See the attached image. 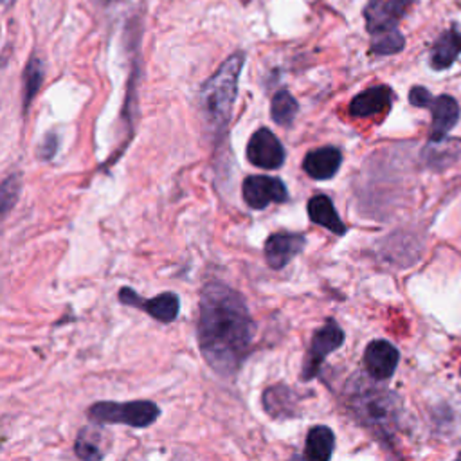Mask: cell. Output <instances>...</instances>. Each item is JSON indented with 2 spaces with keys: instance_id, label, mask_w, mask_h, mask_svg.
Segmentation results:
<instances>
[{
  "instance_id": "21",
  "label": "cell",
  "mask_w": 461,
  "mask_h": 461,
  "mask_svg": "<svg viewBox=\"0 0 461 461\" xmlns=\"http://www.w3.org/2000/svg\"><path fill=\"white\" fill-rule=\"evenodd\" d=\"M406 40L400 35L399 29L395 31H388L382 35H375L371 38V53L380 54V56H388V54H397L404 49Z\"/></svg>"
},
{
  "instance_id": "4",
  "label": "cell",
  "mask_w": 461,
  "mask_h": 461,
  "mask_svg": "<svg viewBox=\"0 0 461 461\" xmlns=\"http://www.w3.org/2000/svg\"><path fill=\"white\" fill-rule=\"evenodd\" d=\"M161 409L150 400H132V402H96L89 409V418L94 424H123L135 429L150 427L156 424Z\"/></svg>"
},
{
  "instance_id": "15",
  "label": "cell",
  "mask_w": 461,
  "mask_h": 461,
  "mask_svg": "<svg viewBox=\"0 0 461 461\" xmlns=\"http://www.w3.org/2000/svg\"><path fill=\"white\" fill-rule=\"evenodd\" d=\"M461 54V29L457 26L443 31L431 49V67L434 70L449 69Z\"/></svg>"
},
{
  "instance_id": "11",
  "label": "cell",
  "mask_w": 461,
  "mask_h": 461,
  "mask_svg": "<svg viewBox=\"0 0 461 461\" xmlns=\"http://www.w3.org/2000/svg\"><path fill=\"white\" fill-rule=\"evenodd\" d=\"M306 239L301 233H276L265 242V260L271 269L279 271L288 265L303 249Z\"/></svg>"
},
{
  "instance_id": "10",
  "label": "cell",
  "mask_w": 461,
  "mask_h": 461,
  "mask_svg": "<svg viewBox=\"0 0 461 461\" xmlns=\"http://www.w3.org/2000/svg\"><path fill=\"white\" fill-rule=\"evenodd\" d=\"M399 350L388 341H373L364 352V366L375 380L392 378L399 366Z\"/></svg>"
},
{
  "instance_id": "2",
  "label": "cell",
  "mask_w": 461,
  "mask_h": 461,
  "mask_svg": "<svg viewBox=\"0 0 461 461\" xmlns=\"http://www.w3.org/2000/svg\"><path fill=\"white\" fill-rule=\"evenodd\" d=\"M246 63L242 51L230 54L200 89V109L214 133H225L239 94L240 72Z\"/></svg>"
},
{
  "instance_id": "3",
  "label": "cell",
  "mask_w": 461,
  "mask_h": 461,
  "mask_svg": "<svg viewBox=\"0 0 461 461\" xmlns=\"http://www.w3.org/2000/svg\"><path fill=\"white\" fill-rule=\"evenodd\" d=\"M350 408L362 425L380 434H390L397 422V399L382 388L360 384L350 395Z\"/></svg>"
},
{
  "instance_id": "26",
  "label": "cell",
  "mask_w": 461,
  "mask_h": 461,
  "mask_svg": "<svg viewBox=\"0 0 461 461\" xmlns=\"http://www.w3.org/2000/svg\"><path fill=\"white\" fill-rule=\"evenodd\" d=\"M3 3H4V8H6V10H10V8L13 6L15 0H3Z\"/></svg>"
},
{
  "instance_id": "5",
  "label": "cell",
  "mask_w": 461,
  "mask_h": 461,
  "mask_svg": "<svg viewBox=\"0 0 461 461\" xmlns=\"http://www.w3.org/2000/svg\"><path fill=\"white\" fill-rule=\"evenodd\" d=\"M344 343V332L337 325L336 319H328L319 330H316L309 353H306L303 369H301V380L309 382L319 375V369L325 362V359L339 350V346Z\"/></svg>"
},
{
  "instance_id": "19",
  "label": "cell",
  "mask_w": 461,
  "mask_h": 461,
  "mask_svg": "<svg viewBox=\"0 0 461 461\" xmlns=\"http://www.w3.org/2000/svg\"><path fill=\"white\" fill-rule=\"evenodd\" d=\"M299 105L288 91H279L274 94L271 103V117L279 126H290L295 119Z\"/></svg>"
},
{
  "instance_id": "13",
  "label": "cell",
  "mask_w": 461,
  "mask_h": 461,
  "mask_svg": "<svg viewBox=\"0 0 461 461\" xmlns=\"http://www.w3.org/2000/svg\"><path fill=\"white\" fill-rule=\"evenodd\" d=\"M393 91L386 85L371 87L360 94H357L350 103L352 117H371L382 112H388L393 105Z\"/></svg>"
},
{
  "instance_id": "7",
  "label": "cell",
  "mask_w": 461,
  "mask_h": 461,
  "mask_svg": "<svg viewBox=\"0 0 461 461\" xmlns=\"http://www.w3.org/2000/svg\"><path fill=\"white\" fill-rule=\"evenodd\" d=\"M247 159L262 170H278L285 163V148L269 128H260L249 139Z\"/></svg>"
},
{
  "instance_id": "14",
  "label": "cell",
  "mask_w": 461,
  "mask_h": 461,
  "mask_svg": "<svg viewBox=\"0 0 461 461\" xmlns=\"http://www.w3.org/2000/svg\"><path fill=\"white\" fill-rule=\"evenodd\" d=\"M433 114L431 123V142L445 139V135L454 128V125L459 119V105L452 96H440L434 98L429 105Z\"/></svg>"
},
{
  "instance_id": "9",
  "label": "cell",
  "mask_w": 461,
  "mask_h": 461,
  "mask_svg": "<svg viewBox=\"0 0 461 461\" xmlns=\"http://www.w3.org/2000/svg\"><path fill=\"white\" fill-rule=\"evenodd\" d=\"M408 6L409 0H369L364 10L366 29L371 36L395 31Z\"/></svg>"
},
{
  "instance_id": "16",
  "label": "cell",
  "mask_w": 461,
  "mask_h": 461,
  "mask_svg": "<svg viewBox=\"0 0 461 461\" xmlns=\"http://www.w3.org/2000/svg\"><path fill=\"white\" fill-rule=\"evenodd\" d=\"M306 209H309V216H311V220H312L314 223H318V225L325 227V229H328V230H332V233L337 235V237L346 235L348 227H346V223L341 220L339 213L336 211L334 202H332L330 197H327V195H316V197H312V198L309 200V207H306Z\"/></svg>"
},
{
  "instance_id": "24",
  "label": "cell",
  "mask_w": 461,
  "mask_h": 461,
  "mask_svg": "<svg viewBox=\"0 0 461 461\" xmlns=\"http://www.w3.org/2000/svg\"><path fill=\"white\" fill-rule=\"evenodd\" d=\"M434 98L431 96V93L424 87H413L411 93H409V101L413 107H418V109H429L431 101Z\"/></svg>"
},
{
  "instance_id": "25",
  "label": "cell",
  "mask_w": 461,
  "mask_h": 461,
  "mask_svg": "<svg viewBox=\"0 0 461 461\" xmlns=\"http://www.w3.org/2000/svg\"><path fill=\"white\" fill-rule=\"evenodd\" d=\"M56 148H58V139H56L54 133H49V135L44 139V142H42V146H40V150H38V158L44 159V161H49V159L54 156Z\"/></svg>"
},
{
  "instance_id": "27",
  "label": "cell",
  "mask_w": 461,
  "mask_h": 461,
  "mask_svg": "<svg viewBox=\"0 0 461 461\" xmlns=\"http://www.w3.org/2000/svg\"><path fill=\"white\" fill-rule=\"evenodd\" d=\"M109 3H114V0H109Z\"/></svg>"
},
{
  "instance_id": "1",
  "label": "cell",
  "mask_w": 461,
  "mask_h": 461,
  "mask_svg": "<svg viewBox=\"0 0 461 461\" xmlns=\"http://www.w3.org/2000/svg\"><path fill=\"white\" fill-rule=\"evenodd\" d=\"M256 325L240 292L222 281H209L200 295L198 344L206 362L222 376H233L242 368Z\"/></svg>"
},
{
  "instance_id": "22",
  "label": "cell",
  "mask_w": 461,
  "mask_h": 461,
  "mask_svg": "<svg viewBox=\"0 0 461 461\" xmlns=\"http://www.w3.org/2000/svg\"><path fill=\"white\" fill-rule=\"evenodd\" d=\"M94 431L91 429H84L78 436V440H76V454H78V457L82 459H101L105 456V452L101 450V443L96 441L94 438Z\"/></svg>"
},
{
  "instance_id": "18",
  "label": "cell",
  "mask_w": 461,
  "mask_h": 461,
  "mask_svg": "<svg viewBox=\"0 0 461 461\" xmlns=\"http://www.w3.org/2000/svg\"><path fill=\"white\" fill-rule=\"evenodd\" d=\"M263 409L272 418L292 417L295 413V395L290 388L274 386L263 393Z\"/></svg>"
},
{
  "instance_id": "8",
  "label": "cell",
  "mask_w": 461,
  "mask_h": 461,
  "mask_svg": "<svg viewBox=\"0 0 461 461\" xmlns=\"http://www.w3.org/2000/svg\"><path fill=\"white\" fill-rule=\"evenodd\" d=\"M244 200L253 209H265L271 204H283L288 200V191L281 179L267 175H251L242 186Z\"/></svg>"
},
{
  "instance_id": "23",
  "label": "cell",
  "mask_w": 461,
  "mask_h": 461,
  "mask_svg": "<svg viewBox=\"0 0 461 461\" xmlns=\"http://www.w3.org/2000/svg\"><path fill=\"white\" fill-rule=\"evenodd\" d=\"M19 191H20V179H19V175H12V177H8L3 182V214L4 216L15 206Z\"/></svg>"
},
{
  "instance_id": "12",
  "label": "cell",
  "mask_w": 461,
  "mask_h": 461,
  "mask_svg": "<svg viewBox=\"0 0 461 461\" xmlns=\"http://www.w3.org/2000/svg\"><path fill=\"white\" fill-rule=\"evenodd\" d=\"M343 165V153L339 148L325 146L306 153L303 161L304 174L316 181H328L336 177Z\"/></svg>"
},
{
  "instance_id": "6",
  "label": "cell",
  "mask_w": 461,
  "mask_h": 461,
  "mask_svg": "<svg viewBox=\"0 0 461 461\" xmlns=\"http://www.w3.org/2000/svg\"><path fill=\"white\" fill-rule=\"evenodd\" d=\"M119 301L123 304L133 306V309H139V311L150 314L153 319H158L161 323H174L181 311L179 295L174 292H165L151 299H142L133 288L125 287L119 292Z\"/></svg>"
},
{
  "instance_id": "17",
  "label": "cell",
  "mask_w": 461,
  "mask_h": 461,
  "mask_svg": "<svg viewBox=\"0 0 461 461\" xmlns=\"http://www.w3.org/2000/svg\"><path fill=\"white\" fill-rule=\"evenodd\" d=\"M336 449V434L327 425H316L306 434L304 456L314 461H328Z\"/></svg>"
},
{
  "instance_id": "20",
  "label": "cell",
  "mask_w": 461,
  "mask_h": 461,
  "mask_svg": "<svg viewBox=\"0 0 461 461\" xmlns=\"http://www.w3.org/2000/svg\"><path fill=\"white\" fill-rule=\"evenodd\" d=\"M42 82H44V63L36 56H33L28 61L26 72H24V112H28L33 98L42 87Z\"/></svg>"
}]
</instances>
